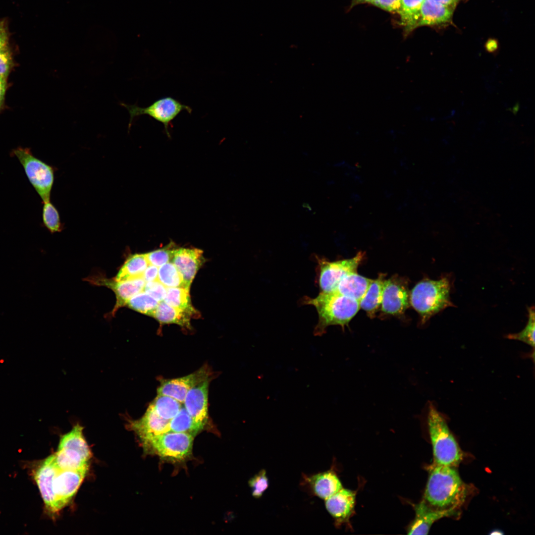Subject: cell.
Segmentation results:
<instances>
[{
  "mask_svg": "<svg viewBox=\"0 0 535 535\" xmlns=\"http://www.w3.org/2000/svg\"><path fill=\"white\" fill-rule=\"evenodd\" d=\"M374 0H352L351 7H353L359 4L370 3L372 4Z\"/></svg>",
  "mask_w": 535,
  "mask_h": 535,
  "instance_id": "7bdbcfd3",
  "label": "cell"
},
{
  "mask_svg": "<svg viewBox=\"0 0 535 535\" xmlns=\"http://www.w3.org/2000/svg\"><path fill=\"white\" fill-rule=\"evenodd\" d=\"M385 275L380 273L375 279H372L366 293L359 302L360 308L365 311L368 316L374 318L381 306Z\"/></svg>",
  "mask_w": 535,
  "mask_h": 535,
  "instance_id": "603a6c76",
  "label": "cell"
},
{
  "mask_svg": "<svg viewBox=\"0 0 535 535\" xmlns=\"http://www.w3.org/2000/svg\"><path fill=\"white\" fill-rule=\"evenodd\" d=\"M192 317L187 312L169 305L164 301L159 303L153 316L160 323H175L188 328H190V319Z\"/></svg>",
  "mask_w": 535,
  "mask_h": 535,
  "instance_id": "cb8c5ba5",
  "label": "cell"
},
{
  "mask_svg": "<svg viewBox=\"0 0 535 535\" xmlns=\"http://www.w3.org/2000/svg\"><path fill=\"white\" fill-rule=\"evenodd\" d=\"M149 265L146 254L131 255L120 268L115 280L124 281L142 277L144 271Z\"/></svg>",
  "mask_w": 535,
  "mask_h": 535,
  "instance_id": "d4e9b609",
  "label": "cell"
},
{
  "mask_svg": "<svg viewBox=\"0 0 535 535\" xmlns=\"http://www.w3.org/2000/svg\"><path fill=\"white\" fill-rule=\"evenodd\" d=\"M166 289L158 280L145 283L144 290L159 302L163 301L166 293Z\"/></svg>",
  "mask_w": 535,
  "mask_h": 535,
  "instance_id": "d590c367",
  "label": "cell"
},
{
  "mask_svg": "<svg viewBox=\"0 0 535 535\" xmlns=\"http://www.w3.org/2000/svg\"><path fill=\"white\" fill-rule=\"evenodd\" d=\"M372 4L385 11L399 14L401 8V0H374Z\"/></svg>",
  "mask_w": 535,
  "mask_h": 535,
  "instance_id": "74e56055",
  "label": "cell"
},
{
  "mask_svg": "<svg viewBox=\"0 0 535 535\" xmlns=\"http://www.w3.org/2000/svg\"><path fill=\"white\" fill-rule=\"evenodd\" d=\"M7 78L0 77V107L3 103L6 89Z\"/></svg>",
  "mask_w": 535,
  "mask_h": 535,
  "instance_id": "60d3db41",
  "label": "cell"
},
{
  "mask_svg": "<svg viewBox=\"0 0 535 535\" xmlns=\"http://www.w3.org/2000/svg\"><path fill=\"white\" fill-rule=\"evenodd\" d=\"M528 321L525 327L520 332L509 334L507 337L521 341L531 347L535 346V310L534 307L528 308Z\"/></svg>",
  "mask_w": 535,
  "mask_h": 535,
  "instance_id": "d6a6232c",
  "label": "cell"
},
{
  "mask_svg": "<svg viewBox=\"0 0 535 535\" xmlns=\"http://www.w3.org/2000/svg\"><path fill=\"white\" fill-rule=\"evenodd\" d=\"M303 302L314 306L319 321L314 333L321 336L330 325H338L344 329L360 309L359 302L334 292H321L314 298L304 297Z\"/></svg>",
  "mask_w": 535,
  "mask_h": 535,
  "instance_id": "7a4b0ae2",
  "label": "cell"
},
{
  "mask_svg": "<svg viewBox=\"0 0 535 535\" xmlns=\"http://www.w3.org/2000/svg\"><path fill=\"white\" fill-rule=\"evenodd\" d=\"M169 305L195 317L198 312L192 305L189 290L183 287H167L163 300Z\"/></svg>",
  "mask_w": 535,
  "mask_h": 535,
  "instance_id": "4316f807",
  "label": "cell"
},
{
  "mask_svg": "<svg viewBox=\"0 0 535 535\" xmlns=\"http://www.w3.org/2000/svg\"><path fill=\"white\" fill-rule=\"evenodd\" d=\"M175 244L171 242L162 249L147 253L146 256L149 264L160 267L171 261L175 249Z\"/></svg>",
  "mask_w": 535,
  "mask_h": 535,
  "instance_id": "836d02e7",
  "label": "cell"
},
{
  "mask_svg": "<svg viewBox=\"0 0 535 535\" xmlns=\"http://www.w3.org/2000/svg\"><path fill=\"white\" fill-rule=\"evenodd\" d=\"M428 425L435 464L456 467L463 453L445 419L432 404L429 405Z\"/></svg>",
  "mask_w": 535,
  "mask_h": 535,
  "instance_id": "277c9868",
  "label": "cell"
},
{
  "mask_svg": "<svg viewBox=\"0 0 535 535\" xmlns=\"http://www.w3.org/2000/svg\"><path fill=\"white\" fill-rule=\"evenodd\" d=\"M355 493L342 488L326 499L325 507L328 513L338 521H343L352 514L355 503Z\"/></svg>",
  "mask_w": 535,
  "mask_h": 535,
  "instance_id": "d6986e66",
  "label": "cell"
},
{
  "mask_svg": "<svg viewBox=\"0 0 535 535\" xmlns=\"http://www.w3.org/2000/svg\"><path fill=\"white\" fill-rule=\"evenodd\" d=\"M120 105L127 109L130 115L129 131L134 118L146 114L163 124L166 134L169 138H170V134L168 129L172 121L183 110H186L189 113H191L192 111L191 107L170 97L158 100L146 107H139L136 105H128L124 103H121Z\"/></svg>",
  "mask_w": 535,
  "mask_h": 535,
  "instance_id": "ba28073f",
  "label": "cell"
},
{
  "mask_svg": "<svg viewBox=\"0 0 535 535\" xmlns=\"http://www.w3.org/2000/svg\"><path fill=\"white\" fill-rule=\"evenodd\" d=\"M194 436L174 431L167 432L152 437L142 443L146 453L155 454L172 461L185 460L191 452Z\"/></svg>",
  "mask_w": 535,
  "mask_h": 535,
  "instance_id": "8992f818",
  "label": "cell"
},
{
  "mask_svg": "<svg viewBox=\"0 0 535 535\" xmlns=\"http://www.w3.org/2000/svg\"><path fill=\"white\" fill-rule=\"evenodd\" d=\"M204 428L196 423L182 406L178 414L169 421L170 431L184 432L195 436Z\"/></svg>",
  "mask_w": 535,
  "mask_h": 535,
  "instance_id": "83f0119b",
  "label": "cell"
},
{
  "mask_svg": "<svg viewBox=\"0 0 535 535\" xmlns=\"http://www.w3.org/2000/svg\"><path fill=\"white\" fill-rule=\"evenodd\" d=\"M128 428L135 432L141 444L154 436L170 431L169 421L159 416L150 405L140 419L129 421Z\"/></svg>",
  "mask_w": 535,
  "mask_h": 535,
  "instance_id": "5bb4252c",
  "label": "cell"
},
{
  "mask_svg": "<svg viewBox=\"0 0 535 535\" xmlns=\"http://www.w3.org/2000/svg\"><path fill=\"white\" fill-rule=\"evenodd\" d=\"M88 470H62L56 466L52 479V484L57 513L72 499L84 480Z\"/></svg>",
  "mask_w": 535,
  "mask_h": 535,
  "instance_id": "30bf717a",
  "label": "cell"
},
{
  "mask_svg": "<svg viewBox=\"0 0 535 535\" xmlns=\"http://www.w3.org/2000/svg\"><path fill=\"white\" fill-rule=\"evenodd\" d=\"M455 7L430 0H424L417 27L434 26L449 22L451 20Z\"/></svg>",
  "mask_w": 535,
  "mask_h": 535,
  "instance_id": "ffe728a7",
  "label": "cell"
},
{
  "mask_svg": "<svg viewBox=\"0 0 535 535\" xmlns=\"http://www.w3.org/2000/svg\"><path fill=\"white\" fill-rule=\"evenodd\" d=\"M469 491L456 467L433 463L429 468L424 500L436 509L458 511Z\"/></svg>",
  "mask_w": 535,
  "mask_h": 535,
  "instance_id": "6da1fadb",
  "label": "cell"
},
{
  "mask_svg": "<svg viewBox=\"0 0 535 535\" xmlns=\"http://www.w3.org/2000/svg\"><path fill=\"white\" fill-rule=\"evenodd\" d=\"M92 284L107 286L114 292L116 302L111 314L114 316L120 307L126 305L127 301L134 295L144 290L145 281L142 277L124 281L107 278L103 276H93L87 279Z\"/></svg>",
  "mask_w": 535,
  "mask_h": 535,
  "instance_id": "4fadbf2b",
  "label": "cell"
},
{
  "mask_svg": "<svg viewBox=\"0 0 535 535\" xmlns=\"http://www.w3.org/2000/svg\"><path fill=\"white\" fill-rule=\"evenodd\" d=\"M159 269L157 267L149 265L144 271L142 278L145 282L158 280Z\"/></svg>",
  "mask_w": 535,
  "mask_h": 535,
  "instance_id": "f35d334b",
  "label": "cell"
},
{
  "mask_svg": "<svg viewBox=\"0 0 535 535\" xmlns=\"http://www.w3.org/2000/svg\"><path fill=\"white\" fill-rule=\"evenodd\" d=\"M8 34L3 21L0 20V49L8 45Z\"/></svg>",
  "mask_w": 535,
  "mask_h": 535,
  "instance_id": "ab89813d",
  "label": "cell"
},
{
  "mask_svg": "<svg viewBox=\"0 0 535 535\" xmlns=\"http://www.w3.org/2000/svg\"><path fill=\"white\" fill-rule=\"evenodd\" d=\"M150 405L159 416L169 421L178 414L182 406V403L174 398L160 394Z\"/></svg>",
  "mask_w": 535,
  "mask_h": 535,
  "instance_id": "f1b7e54d",
  "label": "cell"
},
{
  "mask_svg": "<svg viewBox=\"0 0 535 535\" xmlns=\"http://www.w3.org/2000/svg\"><path fill=\"white\" fill-rule=\"evenodd\" d=\"M210 379L191 388L187 393L183 404L194 421L204 428L208 419V390Z\"/></svg>",
  "mask_w": 535,
  "mask_h": 535,
  "instance_id": "2e32d148",
  "label": "cell"
},
{
  "mask_svg": "<svg viewBox=\"0 0 535 535\" xmlns=\"http://www.w3.org/2000/svg\"><path fill=\"white\" fill-rule=\"evenodd\" d=\"M159 302L144 291L132 297L126 305L141 313L153 317Z\"/></svg>",
  "mask_w": 535,
  "mask_h": 535,
  "instance_id": "f546056e",
  "label": "cell"
},
{
  "mask_svg": "<svg viewBox=\"0 0 535 535\" xmlns=\"http://www.w3.org/2000/svg\"><path fill=\"white\" fill-rule=\"evenodd\" d=\"M440 4L455 7L460 0H430Z\"/></svg>",
  "mask_w": 535,
  "mask_h": 535,
  "instance_id": "b9f144b4",
  "label": "cell"
},
{
  "mask_svg": "<svg viewBox=\"0 0 535 535\" xmlns=\"http://www.w3.org/2000/svg\"><path fill=\"white\" fill-rule=\"evenodd\" d=\"M372 280L359 274L357 271L351 272L341 279L333 292L360 302Z\"/></svg>",
  "mask_w": 535,
  "mask_h": 535,
  "instance_id": "44dd1931",
  "label": "cell"
},
{
  "mask_svg": "<svg viewBox=\"0 0 535 535\" xmlns=\"http://www.w3.org/2000/svg\"><path fill=\"white\" fill-rule=\"evenodd\" d=\"M42 219L44 225L52 233L60 232L63 228L59 213L50 201L44 203Z\"/></svg>",
  "mask_w": 535,
  "mask_h": 535,
  "instance_id": "1f68e13d",
  "label": "cell"
},
{
  "mask_svg": "<svg viewBox=\"0 0 535 535\" xmlns=\"http://www.w3.org/2000/svg\"><path fill=\"white\" fill-rule=\"evenodd\" d=\"M209 373L206 368H202L186 376L163 379L158 388V394L172 397L183 404L188 392L193 387L209 379Z\"/></svg>",
  "mask_w": 535,
  "mask_h": 535,
  "instance_id": "7c38bea8",
  "label": "cell"
},
{
  "mask_svg": "<svg viewBox=\"0 0 535 535\" xmlns=\"http://www.w3.org/2000/svg\"><path fill=\"white\" fill-rule=\"evenodd\" d=\"M410 294L407 282L403 278L395 276L385 279L381 311L394 316L404 314L410 305Z\"/></svg>",
  "mask_w": 535,
  "mask_h": 535,
  "instance_id": "8fae6325",
  "label": "cell"
},
{
  "mask_svg": "<svg viewBox=\"0 0 535 535\" xmlns=\"http://www.w3.org/2000/svg\"><path fill=\"white\" fill-rule=\"evenodd\" d=\"M83 428L75 425L61 436L54 461L62 470H88L91 453L83 433Z\"/></svg>",
  "mask_w": 535,
  "mask_h": 535,
  "instance_id": "5b68a950",
  "label": "cell"
},
{
  "mask_svg": "<svg viewBox=\"0 0 535 535\" xmlns=\"http://www.w3.org/2000/svg\"><path fill=\"white\" fill-rule=\"evenodd\" d=\"M56 469L53 454L42 462L34 474V479L44 500L45 508L52 516H54L57 513L52 484Z\"/></svg>",
  "mask_w": 535,
  "mask_h": 535,
  "instance_id": "e0dca14e",
  "label": "cell"
},
{
  "mask_svg": "<svg viewBox=\"0 0 535 535\" xmlns=\"http://www.w3.org/2000/svg\"><path fill=\"white\" fill-rule=\"evenodd\" d=\"M364 256V254L360 252L352 258L334 262L318 258V284L321 292H333L345 275L357 271Z\"/></svg>",
  "mask_w": 535,
  "mask_h": 535,
  "instance_id": "9c48e42d",
  "label": "cell"
},
{
  "mask_svg": "<svg viewBox=\"0 0 535 535\" xmlns=\"http://www.w3.org/2000/svg\"><path fill=\"white\" fill-rule=\"evenodd\" d=\"M451 284L447 276L438 280L425 279L417 283L410 294V304L419 313L423 323L449 307Z\"/></svg>",
  "mask_w": 535,
  "mask_h": 535,
  "instance_id": "3957f363",
  "label": "cell"
},
{
  "mask_svg": "<svg viewBox=\"0 0 535 535\" xmlns=\"http://www.w3.org/2000/svg\"><path fill=\"white\" fill-rule=\"evenodd\" d=\"M486 49L489 52H494L497 49V45L495 42H490L486 45Z\"/></svg>",
  "mask_w": 535,
  "mask_h": 535,
  "instance_id": "ee69618b",
  "label": "cell"
},
{
  "mask_svg": "<svg viewBox=\"0 0 535 535\" xmlns=\"http://www.w3.org/2000/svg\"><path fill=\"white\" fill-rule=\"evenodd\" d=\"M14 155L24 169L30 182L43 203L50 201L54 181L53 167L36 158L28 149L18 148Z\"/></svg>",
  "mask_w": 535,
  "mask_h": 535,
  "instance_id": "52a82bcc",
  "label": "cell"
},
{
  "mask_svg": "<svg viewBox=\"0 0 535 535\" xmlns=\"http://www.w3.org/2000/svg\"><path fill=\"white\" fill-rule=\"evenodd\" d=\"M424 0H401V8L399 15L400 24L404 27L406 34L417 28L420 19V12Z\"/></svg>",
  "mask_w": 535,
  "mask_h": 535,
  "instance_id": "484cf974",
  "label": "cell"
},
{
  "mask_svg": "<svg viewBox=\"0 0 535 535\" xmlns=\"http://www.w3.org/2000/svg\"><path fill=\"white\" fill-rule=\"evenodd\" d=\"M171 262L183 278L184 288L189 290L193 278L204 262L203 251L196 248L175 249Z\"/></svg>",
  "mask_w": 535,
  "mask_h": 535,
  "instance_id": "9a60e30c",
  "label": "cell"
},
{
  "mask_svg": "<svg viewBox=\"0 0 535 535\" xmlns=\"http://www.w3.org/2000/svg\"><path fill=\"white\" fill-rule=\"evenodd\" d=\"M307 480L314 493L324 500H326L343 488L337 476L331 471L314 475Z\"/></svg>",
  "mask_w": 535,
  "mask_h": 535,
  "instance_id": "7402d4cb",
  "label": "cell"
},
{
  "mask_svg": "<svg viewBox=\"0 0 535 535\" xmlns=\"http://www.w3.org/2000/svg\"><path fill=\"white\" fill-rule=\"evenodd\" d=\"M158 280L166 287H183V278L172 263H167L159 269Z\"/></svg>",
  "mask_w": 535,
  "mask_h": 535,
  "instance_id": "4dcf8cb0",
  "label": "cell"
},
{
  "mask_svg": "<svg viewBox=\"0 0 535 535\" xmlns=\"http://www.w3.org/2000/svg\"><path fill=\"white\" fill-rule=\"evenodd\" d=\"M416 516L408 535H427L432 525L444 517L456 515L458 511L435 509L423 500L415 507Z\"/></svg>",
  "mask_w": 535,
  "mask_h": 535,
  "instance_id": "ac0fdd59",
  "label": "cell"
},
{
  "mask_svg": "<svg viewBox=\"0 0 535 535\" xmlns=\"http://www.w3.org/2000/svg\"><path fill=\"white\" fill-rule=\"evenodd\" d=\"M12 64L11 52L6 45L0 49V77L7 78Z\"/></svg>",
  "mask_w": 535,
  "mask_h": 535,
  "instance_id": "8d00e7d4",
  "label": "cell"
},
{
  "mask_svg": "<svg viewBox=\"0 0 535 535\" xmlns=\"http://www.w3.org/2000/svg\"><path fill=\"white\" fill-rule=\"evenodd\" d=\"M249 485L254 497L258 498L261 497L268 486V480L266 471L265 470H261L250 479Z\"/></svg>",
  "mask_w": 535,
  "mask_h": 535,
  "instance_id": "e575fe53",
  "label": "cell"
}]
</instances>
